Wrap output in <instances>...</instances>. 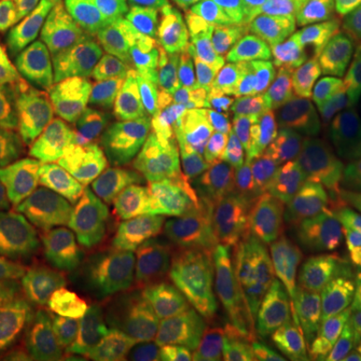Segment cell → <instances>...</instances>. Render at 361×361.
<instances>
[{
    "label": "cell",
    "mask_w": 361,
    "mask_h": 361,
    "mask_svg": "<svg viewBox=\"0 0 361 361\" xmlns=\"http://www.w3.org/2000/svg\"><path fill=\"white\" fill-rule=\"evenodd\" d=\"M301 255L303 237L293 231L223 247L207 263L201 277L217 325L229 334L261 325L293 281Z\"/></svg>",
    "instance_id": "cell-1"
},
{
    "label": "cell",
    "mask_w": 361,
    "mask_h": 361,
    "mask_svg": "<svg viewBox=\"0 0 361 361\" xmlns=\"http://www.w3.org/2000/svg\"><path fill=\"white\" fill-rule=\"evenodd\" d=\"M32 183V219L37 265L52 291H61L109 229L99 189L61 173L51 159L28 169Z\"/></svg>",
    "instance_id": "cell-2"
},
{
    "label": "cell",
    "mask_w": 361,
    "mask_h": 361,
    "mask_svg": "<svg viewBox=\"0 0 361 361\" xmlns=\"http://www.w3.org/2000/svg\"><path fill=\"white\" fill-rule=\"evenodd\" d=\"M265 334L293 361H322L357 353L361 323L355 283L325 289L310 265H299L265 325Z\"/></svg>",
    "instance_id": "cell-3"
},
{
    "label": "cell",
    "mask_w": 361,
    "mask_h": 361,
    "mask_svg": "<svg viewBox=\"0 0 361 361\" xmlns=\"http://www.w3.org/2000/svg\"><path fill=\"white\" fill-rule=\"evenodd\" d=\"M203 113L201 89L175 68L157 87L103 115L109 165L147 153H179Z\"/></svg>",
    "instance_id": "cell-4"
},
{
    "label": "cell",
    "mask_w": 361,
    "mask_h": 361,
    "mask_svg": "<svg viewBox=\"0 0 361 361\" xmlns=\"http://www.w3.org/2000/svg\"><path fill=\"white\" fill-rule=\"evenodd\" d=\"M173 71L175 66L142 35L125 6L104 14L80 63L82 82L94 92L103 115L135 101Z\"/></svg>",
    "instance_id": "cell-5"
},
{
    "label": "cell",
    "mask_w": 361,
    "mask_h": 361,
    "mask_svg": "<svg viewBox=\"0 0 361 361\" xmlns=\"http://www.w3.org/2000/svg\"><path fill=\"white\" fill-rule=\"evenodd\" d=\"M185 169L173 155L147 153L111 165L97 179L106 219L135 245H151L179 201Z\"/></svg>",
    "instance_id": "cell-6"
},
{
    "label": "cell",
    "mask_w": 361,
    "mask_h": 361,
    "mask_svg": "<svg viewBox=\"0 0 361 361\" xmlns=\"http://www.w3.org/2000/svg\"><path fill=\"white\" fill-rule=\"evenodd\" d=\"M115 327L155 361H189L215 334L217 322L195 287H145L115 319Z\"/></svg>",
    "instance_id": "cell-7"
},
{
    "label": "cell",
    "mask_w": 361,
    "mask_h": 361,
    "mask_svg": "<svg viewBox=\"0 0 361 361\" xmlns=\"http://www.w3.org/2000/svg\"><path fill=\"white\" fill-rule=\"evenodd\" d=\"M39 149L68 175L97 180L109 165L101 104L87 82H66L30 115Z\"/></svg>",
    "instance_id": "cell-8"
},
{
    "label": "cell",
    "mask_w": 361,
    "mask_h": 361,
    "mask_svg": "<svg viewBox=\"0 0 361 361\" xmlns=\"http://www.w3.org/2000/svg\"><path fill=\"white\" fill-rule=\"evenodd\" d=\"M149 287V261L125 237H104L61 289L59 311L82 325H106Z\"/></svg>",
    "instance_id": "cell-9"
},
{
    "label": "cell",
    "mask_w": 361,
    "mask_h": 361,
    "mask_svg": "<svg viewBox=\"0 0 361 361\" xmlns=\"http://www.w3.org/2000/svg\"><path fill=\"white\" fill-rule=\"evenodd\" d=\"M106 13L109 8L101 0H80L65 25L44 37L37 49L20 59L14 68L13 87L25 113L35 111L73 78Z\"/></svg>",
    "instance_id": "cell-10"
},
{
    "label": "cell",
    "mask_w": 361,
    "mask_h": 361,
    "mask_svg": "<svg viewBox=\"0 0 361 361\" xmlns=\"http://www.w3.org/2000/svg\"><path fill=\"white\" fill-rule=\"evenodd\" d=\"M279 65L251 37L227 40L193 66L197 87L215 106L261 129L259 101L269 89Z\"/></svg>",
    "instance_id": "cell-11"
},
{
    "label": "cell",
    "mask_w": 361,
    "mask_h": 361,
    "mask_svg": "<svg viewBox=\"0 0 361 361\" xmlns=\"http://www.w3.org/2000/svg\"><path fill=\"white\" fill-rule=\"evenodd\" d=\"M319 87L307 75L277 71L259 101L261 129L275 149L315 167V133L319 115Z\"/></svg>",
    "instance_id": "cell-12"
},
{
    "label": "cell",
    "mask_w": 361,
    "mask_h": 361,
    "mask_svg": "<svg viewBox=\"0 0 361 361\" xmlns=\"http://www.w3.org/2000/svg\"><path fill=\"white\" fill-rule=\"evenodd\" d=\"M227 227L239 241H263L291 231L279 191L273 142L259 137L245 171L233 191L227 209Z\"/></svg>",
    "instance_id": "cell-13"
},
{
    "label": "cell",
    "mask_w": 361,
    "mask_h": 361,
    "mask_svg": "<svg viewBox=\"0 0 361 361\" xmlns=\"http://www.w3.org/2000/svg\"><path fill=\"white\" fill-rule=\"evenodd\" d=\"M313 77L336 106H361V25L337 4L322 16Z\"/></svg>",
    "instance_id": "cell-14"
},
{
    "label": "cell",
    "mask_w": 361,
    "mask_h": 361,
    "mask_svg": "<svg viewBox=\"0 0 361 361\" xmlns=\"http://www.w3.org/2000/svg\"><path fill=\"white\" fill-rule=\"evenodd\" d=\"M129 14L157 51L180 71L193 68L219 47L187 0H129Z\"/></svg>",
    "instance_id": "cell-15"
},
{
    "label": "cell",
    "mask_w": 361,
    "mask_h": 361,
    "mask_svg": "<svg viewBox=\"0 0 361 361\" xmlns=\"http://www.w3.org/2000/svg\"><path fill=\"white\" fill-rule=\"evenodd\" d=\"M215 245V233L205 223L173 215L157 233L149 249V287L171 289L203 269Z\"/></svg>",
    "instance_id": "cell-16"
},
{
    "label": "cell",
    "mask_w": 361,
    "mask_h": 361,
    "mask_svg": "<svg viewBox=\"0 0 361 361\" xmlns=\"http://www.w3.org/2000/svg\"><path fill=\"white\" fill-rule=\"evenodd\" d=\"M361 237V209L345 205L329 217L315 221L313 229L303 233V259L315 279L325 287L353 281L349 253Z\"/></svg>",
    "instance_id": "cell-17"
},
{
    "label": "cell",
    "mask_w": 361,
    "mask_h": 361,
    "mask_svg": "<svg viewBox=\"0 0 361 361\" xmlns=\"http://www.w3.org/2000/svg\"><path fill=\"white\" fill-rule=\"evenodd\" d=\"M360 106L339 109L319 92V115L315 133V173L317 177L345 189L355 177Z\"/></svg>",
    "instance_id": "cell-18"
},
{
    "label": "cell",
    "mask_w": 361,
    "mask_h": 361,
    "mask_svg": "<svg viewBox=\"0 0 361 361\" xmlns=\"http://www.w3.org/2000/svg\"><path fill=\"white\" fill-rule=\"evenodd\" d=\"M249 37L257 42L271 61L281 68L313 75L317 52V18L301 14L261 13Z\"/></svg>",
    "instance_id": "cell-19"
},
{
    "label": "cell",
    "mask_w": 361,
    "mask_h": 361,
    "mask_svg": "<svg viewBox=\"0 0 361 361\" xmlns=\"http://www.w3.org/2000/svg\"><path fill=\"white\" fill-rule=\"evenodd\" d=\"M82 323L51 315L0 336V361H78Z\"/></svg>",
    "instance_id": "cell-20"
},
{
    "label": "cell",
    "mask_w": 361,
    "mask_h": 361,
    "mask_svg": "<svg viewBox=\"0 0 361 361\" xmlns=\"http://www.w3.org/2000/svg\"><path fill=\"white\" fill-rule=\"evenodd\" d=\"M247 163L249 157L245 155L197 161L183 175L177 205L213 219L223 217L229 209L233 191L241 179Z\"/></svg>",
    "instance_id": "cell-21"
},
{
    "label": "cell",
    "mask_w": 361,
    "mask_h": 361,
    "mask_svg": "<svg viewBox=\"0 0 361 361\" xmlns=\"http://www.w3.org/2000/svg\"><path fill=\"white\" fill-rule=\"evenodd\" d=\"M49 283L26 259L0 255V336L39 319L49 303Z\"/></svg>",
    "instance_id": "cell-22"
},
{
    "label": "cell",
    "mask_w": 361,
    "mask_h": 361,
    "mask_svg": "<svg viewBox=\"0 0 361 361\" xmlns=\"http://www.w3.org/2000/svg\"><path fill=\"white\" fill-rule=\"evenodd\" d=\"M35 253L30 173L28 169L0 171V255L30 259Z\"/></svg>",
    "instance_id": "cell-23"
},
{
    "label": "cell",
    "mask_w": 361,
    "mask_h": 361,
    "mask_svg": "<svg viewBox=\"0 0 361 361\" xmlns=\"http://www.w3.org/2000/svg\"><path fill=\"white\" fill-rule=\"evenodd\" d=\"M257 139V130L243 118L215 106L205 111L195 123L183 151L195 163L227 155L251 157Z\"/></svg>",
    "instance_id": "cell-24"
},
{
    "label": "cell",
    "mask_w": 361,
    "mask_h": 361,
    "mask_svg": "<svg viewBox=\"0 0 361 361\" xmlns=\"http://www.w3.org/2000/svg\"><path fill=\"white\" fill-rule=\"evenodd\" d=\"M273 159H275L285 211L299 231L307 233L315 225V195H317L315 167L285 155L283 151L275 149V145H273Z\"/></svg>",
    "instance_id": "cell-25"
},
{
    "label": "cell",
    "mask_w": 361,
    "mask_h": 361,
    "mask_svg": "<svg viewBox=\"0 0 361 361\" xmlns=\"http://www.w3.org/2000/svg\"><path fill=\"white\" fill-rule=\"evenodd\" d=\"M187 4L219 44L243 37L257 20L253 0H187Z\"/></svg>",
    "instance_id": "cell-26"
},
{
    "label": "cell",
    "mask_w": 361,
    "mask_h": 361,
    "mask_svg": "<svg viewBox=\"0 0 361 361\" xmlns=\"http://www.w3.org/2000/svg\"><path fill=\"white\" fill-rule=\"evenodd\" d=\"M40 159L39 145L20 123L8 94L0 89V171L30 169Z\"/></svg>",
    "instance_id": "cell-27"
},
{
    "label": "cell",
    "mask_w": 361,
    "mask_h": 361,
    "mask_svg": "<svg viewBox=\"0 0 361 361\" xmlns=\"http://www.w3.org/2000/svg\"><path fill=\"white\" fill-rule=\"evenodd\" d=\"M78 361H155L123 331L104 325H85L78 339Z\"/></svg>",
    "instance_id": "cell-28"
},
{
    "label": "cell",
    "mask_w": 361,
    "mask_h": 361,
    "mask_svg": "<svg viewBox=\"0 0 361 361\" xmlns=\"http://www.w3.org/2000/svg\"><path fill=\"white\" fill-rule=\"evenodd\" d=\"M287 351L275 341L227 334L209 339L189 361H287Z\"/></svg>",
    "instance_id": "cell-29"
},
{
    "label": "cell",
    "mask_w": 361,
    "mask_h": 361,
    "mask_svg": "<svg viewBox=\"0 0 361 361\" xmlns=\"http://www.w3.org/2000/svg\"><path fill=\"white\" fill-rule=\"evenodd\" d=\"M35 20L26 0H0V65H11L37 44Z\"/></svg>",
    "instance_id": "cell-30"
},
{
    "label": "cell",
    "mask_w": 361,
    "mask_h": 361,
    "mask_svg": "<svg viewBox=\"0 0 361 361\" xmlns=\"http://www.w3.org/2000/svg\"><path fill=\"white\" fill-rule=\"evenodd\" d=\"M35 20L37 40H42L54 32L61 25L73 16L80 0H26Z\"/></svg>",
    "instance_id": "cell-31"
},
{
    "label": "cell",
    "mask_w": 361,
    "mask_h": 361,
    "mask_svg": "<svg viewBox=\"0 0 361 361\" xmlns=\"http://www.w3.org/2000/svg\"><path fill=\"white\" fill-rule=\"evenodd\" d=\"M263 13L301 14L311 18H322L336 6V0H255Z\"/></svg>",
    "instance_id": "cell-32"
},
{
    "label": "cell",
    "mask_w": 361,
    "mask_h": 361,
    "mask_svg": "<svg viewBox=\"0 0 361 361\" xmlns=\"http://www.w3.org/2000/svg\"><path fill=\"white\" fill-rule=\"evenodd\" d=\"M349 269H351V277H353V283L357 289V295H361V237L349 253Z\"/></svg>",
    "instance_id": "cell-33"
},
{
    "label": "cell",
    "mask_w": 361,
    "mask_h": 361,
    "mask_svg": "<svg viewBox=\"0 0 361 361\" xmlns=\"http://www.w3.org/2000/svg\"><path fill=\"white\" fill-rule=\"evenodd\" d=\"M345 203L361 209V171L355 173V177L349 180V185L345 187Z\"/></svg>",
    "instance_id": "cell-34"
},
{
    "label": "cell",
    "mask_w": 361,
    "mask_h": 361,
    "mask_svg": "<svg viewBox=\"0 0 361 361\" xmlns=\"http://www.w3.org/2000/svg\"><path fill=\"white\" fill-rule=\"evenodd\" d=\"M355 155H357V169L361 171V106H360V121H357V137H355Z\"/></svg>",
    "instance_id": "cell-35"
},
{
    "label": "cell",
    "mask_w": 361,
    "mask_h": 361,
    "mask_svg": "<svg viewBox=\"0 0 361 361\" xmlns=\"http://www.w3.org/2000/svg\"><path fill=\"white\" fill-rule=\"evenodd\" d=\"M322 361H361V349L357 353H353V355H348V357H327V360Z\"/></svg>",
    "instance_id": "cell-36"
},
{
    "label": "cell",
    "mask_w": 361,
    "mask_h": 361,
    "mask_svg": "<svg viewBox=\"0 0 361 361\" xmlns=\"http://www.w3.org/2000/svg\"><path fill=\"white\" fill-rule=\"evenodd\" d=\"M104 6L111 11V8H116V6H125V0H101Z\"/></svg>",
    "instance_id": "cell-37"
},
{
    "label": "cell",
    "mask_w": 361,
    "mask_h": 361,
    "mask_svg": "<svg viewBox=\"0 0 361 361\" xmlns=\"http://www.w3.org/2000/svg\"><path fill=\"white\" fill-rule=\"evenodd\" d=\"M348 4L361 16V0H348Z\"/></svg>",
    "instance_id": "cell-38"
},
{
    "label": "cell",
    "mask_w": 361,
    "mask_h": 361,
    "mask_svg": "<svg viewBox=\"0 0 361 361\" xmlns=\"http://www.w3.org/2000/svg\"><path fill=\"white\" fill-rule=\"evenodd\" d=\"M357 299H360V315H361V295H357Z\"/></svg>",
    "instance_id": "cell-39"
}]
</instances>
